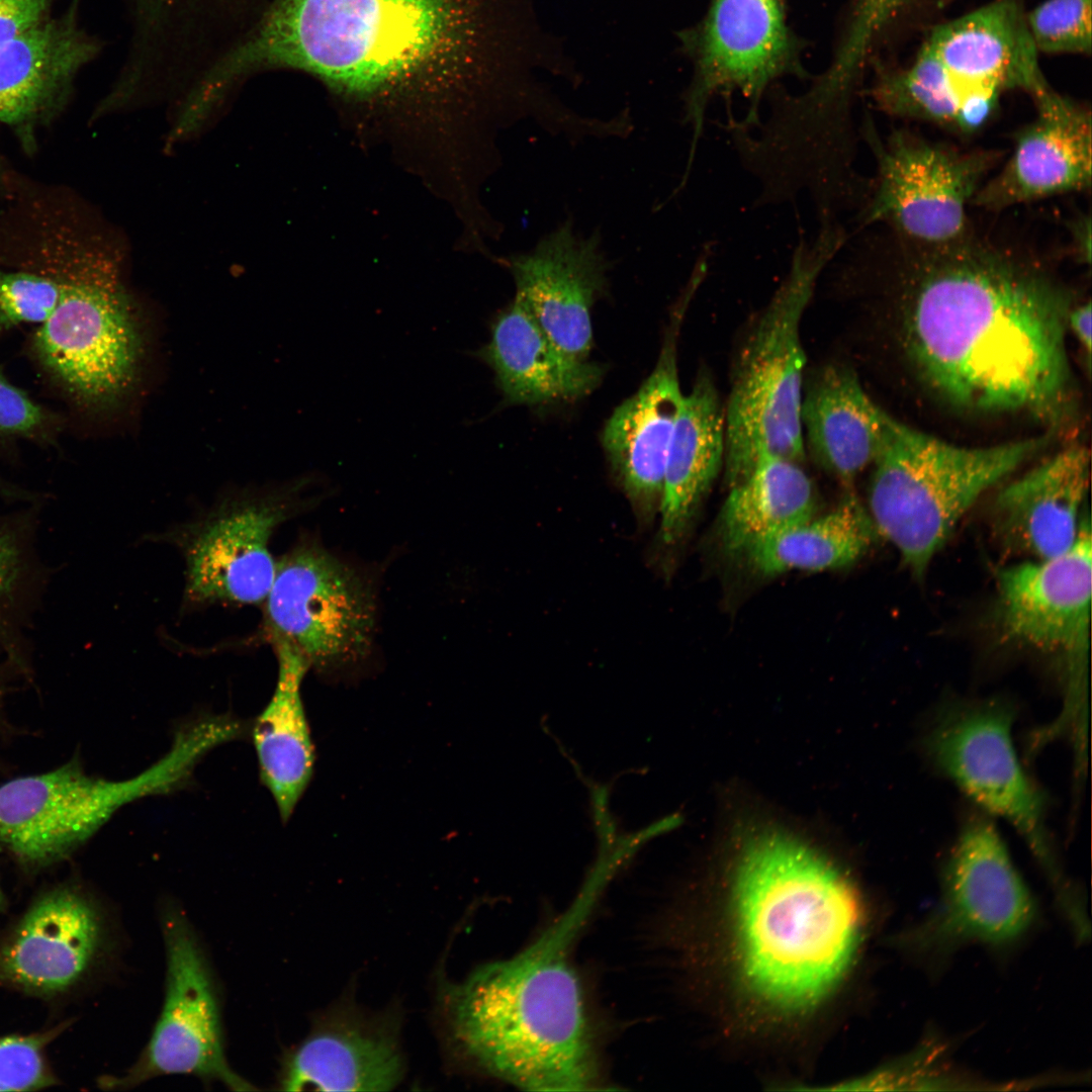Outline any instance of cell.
<instances>
[{
    "label": "cell",
    "mask_w": 1092,
    "mask_h": 1092,
    "mask_svg": "<svg viewBox=\"0 0 1092 1092\" xmlns=\"http://www.w3.org/2000/svg\"><path fill=\"white\" fill-rule=\"evenodd\" d=\"M877 534L870 512L849 493L826 515L775 531L743 554L753 570L766 576L791 570L834 569L862 557Z\"/></svg>",
    "instance_id": "f546056e"
},
{
    "label": "cell",
    "mask_w": 1092,
    "mask_h": 1092,
    "mask_svg": "<svg viewBox=\"0 0 1092 1092\" xmlns=\"http://www.w3.org/2000/svg\"><path fill=\"white\" fill-rule=\"evenodd\" d=\"M861 134L877 164V179L857 216L861 225L884 222L914 248H940L971 235L968 209L995 154L963 151L902 129L883 141L870 120Z\"/></svg>",
    "instance_id": "30bf717a"
},
{
    "label": "cell",
    "mask_w": 1092,
    "mask_h": 1092,
    "mask_svg": "<svg viewBox=\"0 0 1092 1092\" xmlns=\"http://www.w3.org/2000/svg\"><path fill=\"white\" fill-rule=\"evenodd\" d=\"M1034 119L1015 140L1010 158L986 179L973 205L987 210L1090 189L1092 126L1090 110L1050 87L1033 97Z\"/></svg>",
    "instance_id": "7402d4cb"
},
{
    "label": "cell",
    "mask_w": 1092,
    "mask_h": 1092,
    "mask_svg": "<svg viewBox=\"0 0 1092 1092\" xmlns=\"http://www.w3.org/2000/svg\"><path fill=\"white\" fill-rule=\"evenodd\" d=\"M167 957L166 994L152 1036L135 1064L111 1088H131L158 1076L186 1074L218 1081L235 1091L256 1088L235 1073L223 1046L220 1010L213 978L194 931L184 915H163Z\"/></svg>",
    "instance_id": "9a60e30c"
},
{
    "label": "cell",
    "mask_w": 1092,
    "mask_h": 1092,
    "mask_svg": "<svg viewBox=\"0 0 1092 1092\" xmlns=\"http://www.w3.org/2000/svg\"><path fill=\"white\" fill-rule=\"evenodd\" d=\"M22 566L21 551L14 534L0 525V630L15 599Z\"/></svg>",
    "instance_id": "74e56055"
},
{
    "label": "cell",
    "mask_w": 1092,
    "mask_h": 1092,
    "mask_svg": "<svg viewBox=\"0 0 1092 1092\" xmlns=\"http://www.w3.org/2000/svg\"><path fill=\"white\" fill-rule=\"evenodd\" d=\"M54 0H0V43L48 18Z\"/></svg>",
    "instance_id": "f35d334b"
},
{
    "label": "cell",
    "mask_w": 1092,
    "mask_h": 1092,
    "mask_svg": "<svg viewBox=\"0 0 1092 1092\" xmlns=\"http://www.w3.org/2000/svg\"><path fill=\"white\" fill-rule=\"evenodd\" d=\"M1013 721L1014 710L1003 699L953 702L938 713L925 747L967 796L1014 826L1064 897L1068 893L1051 847L1044 801L1018 759Z\"/></svg>",
    "instance_id": "7c38bea8"
},
{
    "label": "cell",
    "mask_w": 1092,
    "mask_h": 1092,
    "mask_svg": "<svg viewBox=\"0 0 1092 1092\" xmlns=\"http://www.w3.org/2000/svg\"><path fill=\"white\" fill-rule=\"evenodd\" d=\"M34 271L55 279L60 299L36 330L33 352L80 404L106 410L132 389L141 334L118 264L96 236L81 235L65 219L39 225Z\"/></svg>",
    "instance_id": "5b68a950"
},
{
    "label": "cell",
    "mask_w": 1092,
    "mask_h": 1092,
    "mask_svg": "<svg viewBox=\"0 0 1092 1092\" xmlns=\"http://www.w3.org/2000/svg\"><path fill=\"white\" fill-rule=\"evenodd\" d=\"M1048 436L962 447L891 417L874 461L869 506L879 532L922 576L974 503L1046 445Z\"/></svg>",
    "instance_id": "52a82bcc"
},
{
    "label": "cell",
    "mask_w": 1092,
    "mask_h": 1092,
    "mask_svg": "<svg viewBox=\"0 0 1092 1092\" xmlns=\"http://www.w3.org/2000/svg\"><path fill=\"white\" fill-rule=\"evenodd\" d=\"M277 658L275 689L252 726L262 784L286 822L307 789L314 768V746L301 697V684L310 669L287 642L269 641Z\"/></svg>",
    "instance_id": "f1b7e54d"
},
{
    "label": "cell",
    "mask_w": 1092,
    "mask_h": 1092,
    "mask_svg": "<svg viewBox=\"0 0 1092 1092\" xmlns=\"http://www.w3.org/2000/svg\"><path fill=\"white\" fill-rule=\"evenodd\" d=\"M695 294L686 287L657 363L639 389L617 406L603 431L613 474L639 526L658 516L666 458L684 394L676 362L678 327Z\"/></svg>",
    "instance_id": "ac0fdd59"
},
{
    "label": "cell",
    "mask_w": 1092,
    "mask_h": 1092,
    "mask_svg": "<svg viewBox=\"0 0 1092 1092\" xmlns=\"http://www.w3.org/2000/svg\"><path fill=\"white\" fill-rule=\"evenodd\" d=\"M49 424L47 412L0 371V437H34Z\"/></svg>",
    "instance_id": "8d00e7d4"
},
{
    "label": "cell",
    "mask_w": 1092,
    "mask_h": 1092,
    "mask_svg": "<svg viewBox=\"0 0 1092 1092\" xmlns=\"http://www.w3.org/2000/svg\"><path fill=\"white\" fill-rule=\"evenodd\" d=\"M1091 1L1045 0L1026 14L1037 52L1090 54Z\"/></svg>",
    "instance_id": "d6a6232c"
},
{
    "label": "cell",
    "mask_w": 1092,
    "mask_h": 1092,
    "mask_svg": "<svg viewBox=\"0 0 1092 1092\" xmlns=\"http://www.w3.org/2000/svg\"><path fill=\"white\" fill-rule=\"evenodd\" d=\"M883 112L957 130L963 100L943 66L924 44L907 69L880 74L871 88Z\"/></svg>",
    "instance_id": "1f68e13d"
},
{
    "label": "cell",
    "mask_w": 1092,
    "mask_h": 1092,
    "mask_svg": "<svg viewBox=\"0 0 1092 1092\" xmlns=\"http://www.w3.org/2000/svg\"><path fill=\"white\" fill-rule=\"evenodd\" d=\"M1090 477V453L1070 446L1005 486L995 503V534L1012 553L1057 556L1076 541Z\"/></svg>",
    "instance_id": "d4e9b609"
},
{
    "label": "cell",
    "mask_w": 1092,
    "mask_h": 1092,
    "mask_svg": "<svg viewBox=\"0 0 1092 1092\" xmlns=\"http://www.w3.org/2000/svg\"><path fill=\"white\" fill-rule=\"evenodd\" d=\"M890 420L847 366L823 368L803 389L805 447L818 464L844 482L873 465L885 443Z\"/></svg>",
    "instance_id": "83f0119b"
},
{
    "label": "cell",
    "mask_w": 1092,
    "mask_h": 1092,
    "mask_svg": "<svg viewBox=\"0 0 1092 1092\" xmlns=\"http://www.w3.org/2000/svg\"><path fill=\"white\" fill-rule=\"evenodd\" d=\"M536 39L530 0H269L213 74L233 88L288 68L374 93L453 59L504 85L529 64Z\"/></svg>",
    "instance_id": "7a4b0ae2"
},
{
    "label": "cell",
    "mask_w": 1092,
    "mask_h": 1092,
    "mask_svg": "<svg viewBox=\"0 0 1092 1092\" xmlns=\"http://www.w3.org/2000/svg\"><path fill=\"white\" fill-rule=\"evenodd\" d=\"M905 247L907 347L928 385L968 410L1060 426L1073 400L1069 292L1036 264L971 235Z\"/></svg>",
    "instance_id": "6da1fadb"
},
{
    "label": "cell",
    "mask_w": 1092,
    "mask_h": 1092,
    "mask_svg": "<svg viewBox=\"0 0 1092 1092\" xmlns=\"http://www.w3.org/2000/svg\"><path fill=\"white\" fill-rule=\"evenodd\" d=\"M60 299V286L38 271L0 269V333L21 324L44 323Z\"/></svg>",
    "instance_id": "e575fe53"
},
{
    "label": "cell",
    "mask_w": 1092,
    "mask_h": 1092,
    "mask_svg": "<svg viewBox=\"0 0 1092 1092\" xmlns=\"http://www.w3.org/2000/svg\"><path fill=\"white\" fill-rule=\"evenodd\" d=\"M1034 916V901L1000 834L988 819L974 817L946 860L936 910L906 933V945L919 950L967 942L1002 945L1021 936Z\"/></svg>",
    "instance_id": "2e32d148"
},
{
    "label": "cell",
    "mask_w": 1092,
    "mask_h": 1092,
    "mask_svg": "<svg viewBox=\"0 0 1092 1092\" xmlns=\"http://www.w3.org/2000/svg\"><path fill=\"white\" fill-rule=\"evenodd\" d=\"M80 1L0 43V121L25 149L34 147V128L63 109L78 73L101 50L80 24Z\"/></svg>",
    "instance_id": "603a6c76"
},
{
    "label": "cell",
    "mask_w": 1092,
    "mask_h": 1092,
    "mask_svg": "<svg viewBox=\"0 0 1092 1092\" xmlns=\"http://www.w3.org/2000/svg\"><path fill=\"white\" fill-rule=\"evenodd\" d=\"M107 949L97 901L72 882L41 891L0 937V986L42 999L79 990Z\"/></svg>",
    "instance_id": "e0dca14e"
},
{
    "label": "cell",
    "mask_w": 1092,
    "mask_h": 1092,
    "mask_svg": "<svg viewBox=\"0 0 1092 1092\" xmlns=\"http://www.w3.org/2000/svg\"><path fill=\"white\" fill-rule=\"evenodd\" d=\"M601 246L600 235L578 236L565 221L509 260L515 297L558 348L581 360L593 346L592 306L607 283Z\"/></svg>",
    "instance_id": "44dd1931"
},
{
    "label": "cell",
    "mask_w": 1092,
    "mask_h": 1092,
    "mask_svg": "<svg viewBox=\"0 0 1092 1092\" xmlns=\"http://www.w3.org/2000/svg\"><path fill=\"white\" fill-rule=\"evenodd\" d=\"M306 483L232 493L169 535L184 560L186 607L264 603L277 566L271 538L300 509Z\"/></svg>",
    "instance_id": "4fadbf2b"
},
{
    "label": "cell",
    "mask_w": 1092,
    "mask_h": 1092,
    "mask_svg": "<svg viewBox=\"0 0 1092 1092\" xmlns=\"http://www.w3.org/2000/svg\"><path fill=\"white\" fill-rule=\"evenodd\" d=\"M1092 314L1090 300L1071 307L1068 314V329L1076 336L1087 358V366L1090 370L1091 347H1092Z\"/></svg>",
    "instance_id": "ab89813d"
},
{
    "label": "cell",
    "mask_w": 1092,
    "mask_h": 1092,
    "mask_svg": "<svg viewBox=\"0 0 1092 1092\" xmlns=\"http://www.w3.org/2000/svg\"><path fill=\"white\" fill-rule=\"evenodd\" d=\"M1076 252L1083 263L1091 261V220L1090 217H1082L1074 226Z\"/></svg>",
    "instance_id": "60d3db41"
},
{
    "label": "cell",
    "mask_w": 1092,
    "mask_h": 1092,
    "mask_svg": "<svg viewBox=\"0 0 1092 1092\" xmlns=\"http://www.w3.org/2000/svg\"><path fill=\"white\" fill-rule=\"evenodd\" d=\"M925 46L962 97L959 121L967 112L995 107L1004 90L1022 89L1034 97L1050 87L1016 0H995L940 25Z\"/></svg>",
    "instance_id": "ffe728a7"
},
{
    "label": "cell",
    "mask_w": 1092,
    "mask_h": 1092,
    "mask_svg": "<svg viewBox=\"0 0 1092 1092\" xmlns=\"http://www.w3.org/2000/svg\"><path fill=\"white\" fill-rule=\"evenodd\" d=\"M724 460V408L713 381L702 373L684 394L669 443L651 557L662 570L687 537Z\"/></svg>",
    "instance_id": "484cf974"
},
{
    "label": "cell",
    "mask_w": 1092,
    "mask_h": 1092,
    "mask_svg": "<svg viewBox=\"0 0 1092 1092\" xmlns=\"http://www.w3.org/2000/svg\"><path fill=\"white\" fill-rule=\"evenodd\" d=\"M813 484L802 463L763 456L751 472L729 487L720 514L721 546L743 554L760 538L814 516Z\"/></svg>",
    "instance_id": "4dcf8cb0"
},
{
    "label": "cell",
    "mask_w": 1092,
    "mask_h": 1092,
    "mask_svg": "<svg viewBox=\"0 0 1092 1092\" xmlns=\"http://www.w3.org/2000/svg\"><path fill=\"white\" fill-rule=\"evenodd\" d=\"M216 746L200 722L178 728L169 750L134 777L88 775L74 757L37 775L0 785V843L27 872L66 860L122 807L185 786L202 757Z\"/></svg>",
    "instance_id": "ba28073f"
},
{
    "label": "cell",
    "mask_w": 1092,
    "mask_h": 1092,
    "mask_svg": "<svg viewBox=\"0 0 1092 1092\" xmlns=\"http://www.w3.org/2000/svg\"><path fill=\"white\" fill-rule=\"evenodd\" d=\"M847 240L836 222L798 243L785 279L738 352L724 408L728 487L744 479L763 456L805 461L801 323L819 277Z\"/></svg>",
    "instance_id": "8992f818"
},
{
    "label": "cell",
    "mask_w": 1092,
    "mask_h": 1092,
    "mask_svg": "<svg viewBox=\"0 0 1092 1092\" xmlns=\"http://www.w3.org/2000/svg\"><path fill=\"white\" fill-rule=\"evenodd\" d=\"M1044 730H1045V733H1046V734H1048V735H1049V736H1050L1051 738H1055V737H1056V736H1053V735H1052V734H1051V733H1050V732L1048 731V728H1046V727L1044 728ZM1057 737H1058V736H1057ZM1085 739H1086V738H1085ZM1085 742H1086L1085 740H1084V741H1082V742H1073V741H1072L1073 745H1082V744H1084Z\"/></svg>",
    "instance_id": "ee69618b"
},
{
    "label": "cell",
    "mask_w": 1092,
    "mask_h": 1092,
    "mask_svg": "<svg viewBox=\"0 0 1092 1092\" xmlns=\"http://www.w3.org/2000/svg\"><path fill=\"white\" fill-rule=\"evenodd\" d=\"M575 931L560 920L519 954L443 987L454 1042L491 1076L530 1091L596 1084L581 985L567 959Z\"/></svg>",
    "instance_id": "3957f363"
},
{
    "label": "cell",
    "mask_w": 1092,
    "mask_h": 1092,
    "mask_svg": "<svg viewBox=\"0 0 1092 1092\" xmlns=\"http://www.w3.org/2000/svg\"><path fill=\"white\" fill-rule=\"evenodd\" d=\"M262 605L266 639L290 644L309 668L324 673L353 667L371 652L374 589L315 541L299 542L277 559Z\"/></svg>",
    "instance_id": "8fae6325"
},
{
    "label": "cell",
    "mask_w": 1092,
    "mask_h": 1092,
    "mask_svg": "<svg viewBox=\"0 0 1092 1092\" xmlns=\"http://www.w3.org/2000/svg\"><path fill=\"white\" fill-rule=\"evenodd\" d=\"M1090 518L1065 552L1010 565L998 574V623L1003 639L1061 655L1065 661L1063 711H1087L1092 593Z\"/></svg>",
    "instance_id": "5bb4252c"
},
{
    "label": "cell",
    "mask_w": 1092,
    "mask_h": 1092,
    "mask_svg": "<svg viewBox=\"0 0 1092 1092\" xmlns=\"http://www.w3.org/2000/svg\"><path fill=\"white\" fill-rule=\"evenodd\" d=\"M1 849H2V846H1V843H0V851H1ZM6 906H7L6 897H5L4 893H3V890H2L1 885H0V913H2L5 910Z\"/></svg>",
    "instance_id": "7bdbcfd3"
},
{
    "label": "cell",
    "mask_w": 1092,
    "mask_h": 1092,
    "mask_svg": "<svg viewBox=\"0 0 1092 1092\" xmlns=\"http://www.w3.org/2000/svg\"><path fill=\"white\" fill-rule=\"evenodd\" d=\"M64 1022L27 1035L0 1036V1091L38 1090L57 1079L49 1067L47 1046L66 1029Z\"/></svg>",
    "instance_id": "d590c367"
},
{
    "label": "cell",
    "mask_w": 1092,
    "mask_h": 1092,
    "mask_svg": "<svg viewBox=\"0 0 1092 1092\" xmlns=\"http://www.w3.org/2000/svg\"><path fill=\"white\" fill-rule=\"evenodd\" d=\"M1 173H2V168H1V163H0V175H1Z\"/></svg>",
    "instance_id": "f6af8a7d"
},
{
    "label": "cell",
    "mask_w": 1092,
    "mask_h": 1092,
    "mask_svg": "<svg viewBox=\"0 0 1092 1092\" xmlns=\"http://www.w3.org/2000/svg\"><path fill=\"white\" fill-rule=\"evenodd\" d=\"M733 890L749 987L779 1009L817 1003L840 979L857 944L861 915L854 889L813 850L769 832L742 851Z\"/></svg>",
    "instance_id": "277c9868"
},
{
    "label": "cell",
    "mask_w": 1092,
    "mask_h": 1092,
    "mask_svg": "<svg viewBox=\"0 0 1092 1092\" xmlns=\"http://www.w3.org/2000/svg\"><path fill=\"white\" fill-rule=\"evenodd\" d=\"M403 1075L395 1020L344 1004L317 1018L286 1054L279 1085L287 1091H388Z\"/></svg>",
    "instance_id": "cb8c5ba5"
},
{
    "label": "cell",
    "mask_w": 1092,
    "mask_h": 1092,
    "mask_svg": "<svg viewBox=\"0 0 1092 1092\" xmlns=\"http://www.w3.org/2000/svg\"><path fill=\"white\" fill-rule=\"evenodd\" d=\"M476 354L510 403L572 400L592 392L603 376L599 365L558 348L517 297L495 317L489 342Z\"/></svg>",
    "instance_id": "4316f807"
},
{
    "label": "cell",
    "mask_w": 1092,
    "mask_h": 1092,
    "mask_svg": "<svg viewBox=\"0 0 1092 1092\" xmlns=\"http://www.w3.org/2000/svg\"><path fill=\"white\" fill-rule=\"evenodd\" d=\"M7 688L8 687L6 685V681L3 679V676L0 673V736L2 735L4 730L7 728L5 712H4V704H5L6 694H7Z\"/></svg>",
    "instance_id": "b9f144b4"
},
{
    "label": "cell",
    "mask_w": 1092,
    "mask_h": 1092,
    "mask_svg": "<svg viewBox=\"0 0 1092 1092\" xmlns=\"http://www.w3.org/2000/svg\"><path fill=\"white\" fill-rule=\"evenodd\" d=\"M908 1L852 0L828 71L841 80L858 79L875 39Z\"/></svg>",
    "instance_id": "836d02e7"
},
{
    "label": "cell",
    "mask_w": 1092,
    "mask_h": 1092,
    "mask_svg": "<svg viewBox=\"0 0 1092 1092\" xmlns=\"http://www.w3.org/2000/svg\"><path fill=\"white\" fill-rule=\"evenodd\" d=\"M677 35L694 67L684 95V122L691 128L692 140L680 190L715 96L729 98L737 92L745 98V116L729 118L727 123L750 130L761 120L759 108L768 89L783 77L807 74L801 63V40L787 22L785 0H712L703 19Z\"/></svg>",
    "instance_id": "9c48e42d"
},
{
    "label": "cell",
    "mask_w": 1092,
    "mask_h": 1092,
    "mask_svg": "<svg viewBox=\"0 0 1092 1092\" xmlns=\"http://www.w3.org/2000/svg\"><path fill=\"white\" fill-rule=\"evenodd\" d=\"M269 0H130L132 36L120 79L187 73L194 83L251 30Z\"/></svg>",
    "instance_id": "d6986e66"
}]
</instances>
